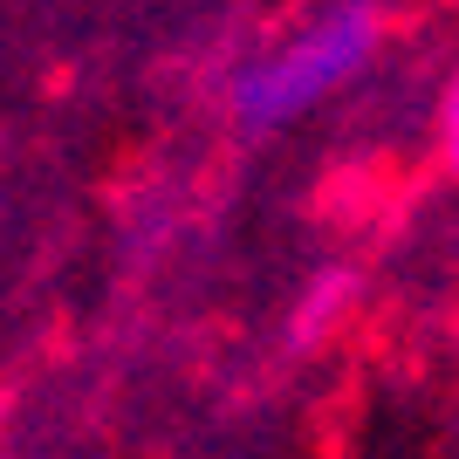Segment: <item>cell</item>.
I'll return each mask as SVG.
<instances>
[{
    "label": "cell",
    "instance_id": "cell-2",
    "mask_svg": "<svg viewBox=\"0 0 459 459\" xmlns=\"http://www.w3.org/2000/svg\"><path fill=\"white\" fill-rule=\"evenodd\" d=\"M336 302H343V274H329V281H323V295H316V302L302 308V323H295V336H308V329H323L329 316H336Z\"/></svg>",
    "mask_w": 459,
    "mask_h": 459
},
{
    "label": "cell",
    "instance_id": "cell-1",
    "mask_svg": "<svg viewBox=\"0 0 459 459\" xmlns=\"http://www.w3.org/2000/svg\"><path fill=\"white\" fill-rule=\"evenodd\" d=\"M370 41H377V21L370 7H336L329 21H316L308 35H295L281 56H268L261 69L240 76L233 90V110L247 124H288L295 110H308L316 96H329L350 69H364Z\"/></svg>",
    "mask_w": 459,
    "mask_h": 459
}]
</instances>
